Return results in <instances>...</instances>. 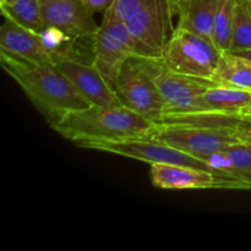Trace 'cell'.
I'll use <instances>...</instances> for the list:
<instances>
[{
  "label": "cell",
  "instance_id": "obj_1",
  "mask_svg": "<svg viewBox=\"0 0 251 251\" xmlns=\"http://www.w3.org/2000/svg\"><path fill=\"white\" fill-rule=\"evenodd\" d=\"M0 61L50 127L69 113L91 105L56 65H38L4 51Z\"/></svg>",
  "mask_w": 251,
  "mask_h": 251
},
{
  "label": "cell",
  "instance_id": "obj_2",
  "mask_svg": "<svg viewBox=\"0 0 251 251\" xmlns=\"http://www.w3.org/2000/svg\"><path fill=\"white\" fill-rule=\"evenodd\" d=\"M244 118L222 112H196L166 115L154 124L149 137L207 161L237 139V130Z\"/></svg>",
  "mask_w": 251,
  "mask_h": 251
},
{
  "label": "cell",
  "instance_id": "obj_3",
  "mask_svg": "<svg viewBox=\"0 0 251 251\" xmlns=\"http://www.w3.org/2000/svg\"><path fill=\"white\" fill-rule=\"evenodd\" d=\"M153 126L154 123L124 105H90L66 114L51 129L75 144L78 141L149 137Z\"/></svg>",
  "mask_w": 251,
  "mask_h": 251
},
{
  "label": "cell",
  "instance_id": "obj_4",
  "mask_svg": "<svg viewBox=\"0 0 251 251\" xmlns=\"http://www.w3.org/2000/svg\"><path fill=\"white\" fill-rule=\"evenodd\" d=\"M131 60L158 88L166 104L164 117L203 112L201 96L215 83L213 81L181 75L167 68L159 59L132 56Z\"/></svg>",
  "mask_w": 251,
  "mask_h": 251
},
{
  "label": "cell",
  "instance_id": "obj_5",
  "mask_svg": "<svg viewBox=\"0 0 251 251\" xmlns=\"http://www.w3.org/2000/svg\"><path fill=\"white\" fill-rule=\"evenodd\" d=\"M174 0H150L144 9L126 22L135 55L144 59H161L173 34Z\"/></svg>",
  "mask_w": 251,
  "mask_h": 251
},
{
  "label": "cell",
  "instance_id": "obj_6",
  "mask_svg": "<svg viewBox=\"0 0 251 251\" xmlns=\"http://www.w3.org/2000/svg\"><path fill=\"white\" fill-rule=\"evenodd\" d=\"M222 53L213 42L176 26L159 60L181 75L211 80Z\"/></svg>",
  "mask_w": 251,
  "mask_h": 251
},
{
  "label": "cell",
  "instance_id": "obj_7",
  "mask_svg": "<svg viewBox=\"0 0 251 251\" xmlns=\"http://www.w3.org/2000/svg\"><path fill=\"white\" fill-rule=\"evenodd\" d=\"M150 178L154 188L166 190H251L250 181L244 180L239 176L212 169H201L176 164H151Z\"/></svg>",
  "mask_w": 251,
  "mask_h": 251
},
{
  "label": "cell",
  "instance_id": "obj_8",
  "mask_svg": "<svg viewBox=\"0 0 251 251\" xmlns=\"http://www.w3.org/2000/svg\"><path fill=\"white\" fill-rule=\"evenodd\" d=\"M114 90L122 105L154 124L163 119L166 114L163 97L153 81L131 59L123 66Z\"/></svg>",
  "mask_w": 251,
  "mask_h": 251
},
{
  "label": "cell",
  "instance_id": "obj_9",
  "mask_svg": "<svg viewBox=\"0 0 251 251\" xmlns=\"http://www.w3.org/2000/svg\"><path fill=\"white\" fill-rule=\"evenodd\" d=\"M93 64L113 88L125 63L135 55L126 24L103 19L92 38Z\"/></svg>",
  "mask_w": 251,
  "mask_h": 251
},
{
  "label": "cell",
  "instance_id": "obj_10",
  "mask_svg": "<svg viewBox=\"0 0 251 251\" xmlns=\"http://www.w3.org/2000/svg\"><path fill=\"white\" fill-rule=\"evenodd\" d=\"M55 65L91 105H122L115 90L105 80L93 61L87 63L76 54H66L56 56Z\"/></svg>",
  "mask_w": 251,
  "mask_h": 251
},
{
  "label": "cell",
  "instance_id": "obj_11",
  "mask_svg": "<svg viewBox=\"0 0 251 251\" xmlns=\"http://www.w3.org/2000/svg\"><path fill=\"white\" fill-rule=\"evenodd\" d=\"M42 20L46 26H54L77 41L95 37L98 25L95 12L91 11L82 0H39Z\"/></svg>",
  "mask_w": 251,
  "mask_h": 251
},
{
  "label": "cell",
  "instance_id": "obj_12",
  "mask_svg": "<svg viewBox=\"0 0 251 251\" xmlns=\"http://www.w3.org/2000/svg\"><path fill=\"white\" fill-rule=\"evenodd\" d=\"M0 51L38 65H55V59L43 47L38 32L7 19L0 28Z\"/></svg>",
  "mask_w": 251,
  "mask_h": 251
},
{
  "label": "cell",
  "instance_id": "obj_13",
  "mask_svg": "<svg viewBox=\"0 0 251 251\" xmlns=\"http://www.w3.org/2000/svg\"><path fill=\"white\" fill-rule=\"evenodd\" d=\"M221 0H176V26L213 42V25Z\"/></svg>",
  "mask_w": 251,
  "mask_h": 251
},
{
  "label": "cell",
  "instance_id": "obj_14",
  "mask_svg": "<svg viewBox=\"0 0 251 251\" xmlns=\"http://www.w3.org/2000/svg\"><path fill=\"white\" fill-rule=\"evenodd\" d=\"M251 104V91L213 83L201 96L203 112H222L240 114Z\"/></svg>",
  "mask_w": 251,
  "mask_h": 251
},
{
  "label": "cell",
  "instance_id": "obj_15",
  "mask_svg": "<svg viewBox=\"0 0 251 251\" xmlns=\"http://www.w3.org/2000/svg\"><path fill=\"white\" fill-rule=\"evenodd\" d=\"M211 169L239 176L251 183V146L244 142H234L207 159Z\"/></svg>",
  "mask_w": 251,
  "mask_h": 251
},
{
  "label": "cell",
  "instance_id": "obj_16",
  "mask_svg": "<svg viewBox=\"0 0 251 251\" xmlns=\"http://www.w3.org/2000/svg\"><path fill=\"white\" fill-rule=\"evenodd\" d=\"M211 81L217 85L251 91V61L230 51H223Z\"/></svg>",
  "mask_w": 251,
  "mask_h": 251
},
{
  "label": "cell",
  "instance_id": "obj_17",
  "mask_svg": "<svg viewBox=\"0 0 251 251\" xmlns=\"http://www.w3.org/2000/svg\"><path fill=\"white\" fill-rule=\"evenodd\" d=\"M4 19L11 20L26 28L39 32L44 28L39 0H5L0 2Z\"/></svg>",
  "mask_w": 251,
  "mask_h": 251
},
{
  "label": "cell",
  "instance_id": "obj_18",
  "mask_svg": "<svg viewBox=\"0 0 251 251\" xmlns=\"http://www.w3.org/2000/svg\"><path fill=\"white\" fill-rule=\"evenodd\" d=\"M237 0H221L213 25V43L220 50L229 51Z\"/></svg>",
  "mask_w": 251,
  "mask_h": 251
},
{
  "label": "cell",
  "instance_id": "obj_19",
  "mask_svg": "<svg viewBox=\"0 0 251 251\" xmlns=\"http://www.w3.org/2000/svg\"><path fill=\"white\" fill-rule=\"evenodd\" d=\"M251 49V12L247 0H237L229 51Z\"/></svg>",
  "mask_w": 251,
  "mask_h": 251
},
{
  "label": "cell",
  "instance_id": "obj_20",
  "mask_svg": "<svg viewBox=\"0 0 251 251\" xmlns=\"http://www.w3.org/2000/svg\"><path fill=\"white\" fill-rule=\"evenodd\" d=\"M38 34L43 47L54 56V59L66 54H76L73 48L75 39L71 38L58 27L46 26L38 32Z\"/></svg>",
  "mask_w": 251,
  "mask_h": 251
},
{
  "label": "cell",
  "instance_id": "obj_21",
  "mask_svg": "<svg viewBox=\"0 0 251 251\" xmlns=\"http://www.w3.org/2000/svg\"><path fill=\"white\" fill-rule=\"evenodd\" d=\"M149 1L150 0H113L110 6L105 10L103 19L126 24L134 15L144 9Z\"/></svg>",
  "mask_w": 251,
  "mask_h": 251
},
{
  "label": "cell",
  "instance_id": "obj_22",
  "mask_svg": "<svg viewBox=\"0 0 251 251\" xmlns=\"http://www.w3.org/2000/svg\"><path fill=\"white\" fill-rule=\"evenodd\" d=\"M237 139L239 142H244L251 146V120L244 118L237 130Z\"/></svg>",
  "mask_w": 251,
  "mask_h": 251
},
{
  "label": "cell",
  "instance_id": "obj_23",
  "mask_svg": "<svg viewBox=\"0 0 251 251\" xmlns=\"http://www.w3.org/2000/svg\"><path fill=\"white\" fill-rule=\"evenodd\" d=\"M113 0H82L83 4L88 7L92 12H103L110 6Z\"/></svg>",
  "mask_w": 251,
  "mask_h": 251
},
{
  "label": "cell",
  "instance_id": "obj_24",
  "mask_svg": "<svg viewBox=\"0 0 251 251\" xmlns=\"http://www.w3.org/2000/svg\"><path fill=\"white\" fill-rule=\"evenodd\" d=\"M230 53L235 54V55L238 56H242V58L251 61V49H248V50H240V51H230Z\"/></svg>",
  "mask_w": 251,
  "mask_h": 251
},
{
  "label": "cell",
  "instance_id": "obj_25",
  "mask_svg": "<svg viewBox=\"0 0 251 251\" xmlns=\"http://www.w3.org/2000/svg\"><path fill=\"white\" fill-rule=\"evenodd\" d=\"M244 114H251V104L248 105L245 109H243L242 112H240V115H244Z\"/></svg>",
  "mask_w": 251,
  "mask_h": 251
},
{
  "label": "cell",
  "instance_id": "obj_26",
  "mask_svg": "<svg viewBox=\"0 0 251 251\" xmlns=\"http://www.w3.org/2000/svg\"><path fill=\"white\" fill-rule=\"evenodd\" d=\"M243 118H247V119H249V120H251V114H244V115H242Z\"/></svg>",
  "mask_w": 251,
  "mask_h": 251
},
{
  "label": "cell",
  "instance_id": "obj_27",
  "mask_svg": "<svg viewBox=\"0 0 251 251\" xmlns=\"http://www.w3.org/2000/svg\"><path fill=\"white\" fill-rule=\"evenodd\" d=\"M247 1H248V6H249V10L251 12V0H247Z\"/></svg>",
  "mask_w": 251,
  "mask_h": 251
},
{
  "label": "cell",
  "instance_id": "obj_28",
  "mask_svg": "<svg viewBox=\"0 0 251 251\" xmlns=\"http://www.w3.org/2000/svg\"><path fill=\"white\" fill-rule=\"evenodd\" d=\"M5 1V0H0V2H4Z\"/></svg>",
  "mask_w": 251,
  "mask_h": 251
},
{
  "label": "cell",
  "instance_id": "obj_29",
  "mask_svg": "<svg viewBox=\"0 0 251 251\" xmlns=\"http://www.w3.org/2000/svg\"><path fill=\"white\" fill-rule=\"evenodd\" d=\"M174 1H176V0H174Z\"/></svg>",
  "mask_w": 251,
  "mask_h": 251
}]
</instances>
